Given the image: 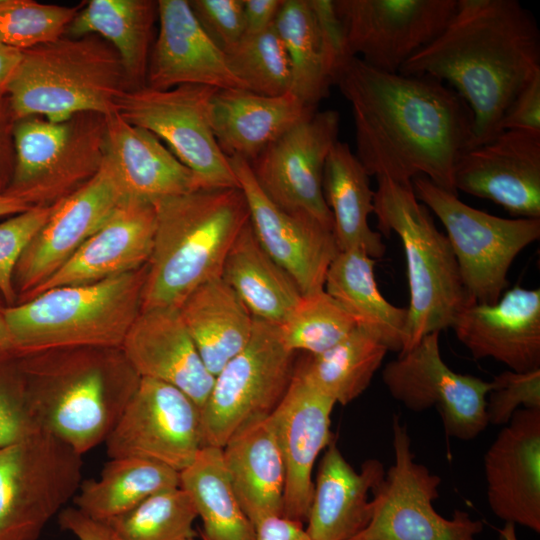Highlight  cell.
Listing matches in <instances>:
<instances>
[{"instance_id": "cell-3", "label": "cell", "mask_w": 540, "mask_h": 540, "mask_svg": "<svg viewBox=\"0 0 540 540\" xmlns=\"http://www.w3.org/2000/svg\"><path fill=\"white\" fill-rule=\"evenodd\" d=\"M156 229L142 309L179 307L198 286L221 275L225 258L249 221L237 188L200 189L153 201Z\"/></svg>"}, {"instance_id": "cell-30", "label": "cell", "mask_w": 540, "mask_h": 540, "mask_svg": "<svg viewBox=\"0 0 540 540\" xmlns=\"http://www.w3.org/2000/svg\"><path fill=\"white\" fill-rule=\"evenodd\" d=\"M221 450L233 490L253 525L283 515L285 466L271 414L238 428Z\"/></svg>"}, {"instance_id": "cell-8", "label": "cell", "mask_w": 540, "mask_h": 540, "mask_svg": "<svg viewBox=\"0 0 540 540\" xmlns=\"http://www.w3.org/2000/svg\"><path fill=\"white\" fill-rule=\"evenodd\" d=\"M105 116L80 113L64 122L14 120V165L5 191L31 206L49 205L91 179L105 156Z\"/></svg>"}, {"instance_id": "cell-18", "label": "cell", "mask_w": 540, "mask_h": 540, "mask_svg": "<svg viewBox=\"0 0 540 540\" xmlns=\"http://www.w3.org/2000/svg\"><path fill=\"white\" fill-rule=\"evenodd\" d=\"M228 160L262 248L291 276L302 295L324 290L328 268L339 252L333 228L312 216L280 209L257 185L246 160L237 156Z\"/></svg>"}, {"instance_id": "cell-13", "label": "cell", "mask_w": 540, "mask_h": 540, "mask_svg": "<svg viewBox=\"0 0 540 540\" xmlns=\"http://www.w3.org/2000/svg\"><path fill=\"white\" fill-rule=\"evenodd\" d=\"M216 90L195 84L167 90L127 89L117 98L115 112L163 140L203 189L237 188L233 168L212 129L210 107Z\"/></svg>"}, {"instance_id": "cell-56", "label": "cell", "mask_w": 540, "mask_h": 540, "mask_svg": "<svg viewBox=\"0 0 540 540\" xmlns=\"http://www.w3.org/2000/svg\"><path fill=\"white\" fill-rule=\"evenodd\" d=\"M188 540H198L196 537L188 539ZM200 540H203L202 538Z\"/></svg>"}, {"instance_id": "cell-4", "label": "cell", "mask_w": 540, "mask_h": 540, "mask_svg": "<svg viewBox=\"0 0 540 540\" xmlns=\"http://www.w3.org/2000/svg\"><path fill=\"white\" fill-rule=\"evenodd\" d=\"M147 264L96 283L48 289L2 311L14 353L121 348L141 311Z\"/></svg>"}, {"instance_id": "cell-24", "label": "cell", "mask_w": 540, "mask_h": 540, "mask_svg": "<svg viewBox=\"0 0 540 540\" xmlns=\"http://www.w3.org/2000/svg\"><path fill=\"white\" fill-rule=\"evenodd\" d=\"M474 359L492 358L509 370L540 368V290L515 286L493 304L469 303L452 327Z\"/></svg>"}, {"instance_id": "cell-10", "label": "cell", "mask_w": 540, "mask_h": 540, "mask_svg": "<svg viewBox=\"0 0 540 540\" xmlns=\"http://www.w3.org/2000/svg\"><path fill=\"white\" fill-rule=\"evenodd\" d=\"M82 455L40 431L0 447V540H39L82 482Z\"/></svg>"}, {"instance_id": "cell-32", "label": "cell", "mask_w": 540, "mask_h": 540, "mask_svg": "<svg viewBox=\"0 0 540 540\" xmlns=\"http://www.w3.org/2000/svg\"><path fill=\"white\" fill-rule=\"evenodd\" d=\"M376 259L364 251H339L330 264L324 290L353 319L388 349L398 354L403 347L407 308L390 303L380 292L374 267Z\"/></svg>"}, {"instance_id": "cell-38", "label": "cell", "mask_w": 540, "mask_h": 540, "mask_svg": "<svg viewBox=\"0 0 540 540\" xmlns=\"http://www.w3.org/2000/svg\"><path fill=\"white\" fill-rule=\"evenodd\" d=\"M388 352L387 347L362 328L319 354H306L295 372L336 404L347 405L370 385Z\"/></svg>"}, {"instance_id": "cell-43", "label": "cell", "mask_w": 540, "mask_h": 540, "mask_svg": "<svg viewBox=\"0 0 540 540\" xmlns=\"http://www.w3.org/2000/svg\"><path fill=\"white\" fill-rule=\"evenodd\" d=\"M80 9L33 0H0V43L20 50L64 35Z\"/></svg>"}, {"instance_id": "cell-41", "label": "cell", "mask_w": 540, "mask_h": 540, "mask_svg": "<svg viewBox=\"0 0 540 540\" xmlns=\"http://www.w3.org/2000/svg\"><path fill=\"white\" fill-rule=\"evenodd\" d=\"M355 326L347 312L322 290L302 295L278 329L289 350L319 354L341 341Z\"/></svg>"}, {"instance_id": "cell-6", "label": "cell", "mask_w": 540, "mask_h": 540, "mask_svg": "<svg viewBox=\"0 0 540 540\" xmlns=\"http://www.w3.org/2000/svg\"><path fill=\"white\" fill-rule=\"evenodd\" d=\"M129 89L114 48L97 35L61 36L23 50L8 88L14 120L38 116L64 122L80 113L107 116Z\"/></svg>"}, {"instance_id": "cell-42", "label": "cell", "mask_w": 540, "mask_h": 540, "mask_svg": "<svg viewBox=\"0 0 540 540\" xmlns=\"http://www.w3.org/2000/svg\"><path fill=\"white\" fill-rule=\"evenodd\" d=\"M224 53L230 70L247 90L264 96L291 91L288 56L274 24L261 33L244 35Z\"/></svg>"}, {"instance_id": "cell-55", "label": "cell", "mask_w": 540, "mask_h": 540, "mask_svg": "<svg viewBox=\"0 0 540 540\" xmlns=\"http://www.w3.org/2000/svg\"><path fill=\"white\" fill-rule=\"evenodd\" d=\"M4 353H14V345L3 313L0 312V354Z\"/></svg>"}, {"instance_id": "cell-9", "label": "cell", "mask_w": 540, "mask_h": 540, "mask_svg": "<svg viewBox=\"0 0 540 540\" xmlns=\"http://www.w3.org/2000/svg\"><path fill=\"white\" fill-rule=\"evenodd\" d=\"M412 187L443 224L469 297L477 303L497 302L508 286L515 258L539 239L540 219L491 215L423 176L415 177Z\"/></svg>"}, {"instance_id": "cell-47", "label": "cell", "mask_w": 540, "mask_h": 540, "mask_svg": "<svg viewBox=\"0 0 540 540\" xmlns=\"http://www.w3.org/2000/svg\"><path fill=\"white\" fill-rule=\"evenodd\" d=\"M188 2L203 31L223 52L244 36L243 0H192Z\"/></svg>"}, {"instance_id": "cell-46", "label": "cell", "mask_w": 540, "mask_h": 540, "mask_svg": "<svg viewBox=\"0 0 540 540\" xmlns=\"http://www.w3.org/2000/svg\"><path fill=\"white\" fill-rule=\"evenodd\" d=\"M486 398L488 425L505 426L522 408H540V368L515 372L505 370L494 376Z\"/></svg>"}, {"instance_id": "cell-35", "label": "cell", "mask_w": 540, "mask_h": 540, "mask_svg": "<svg viewBox=\"0 0 540 540\" xmlns=\"http://www.w3.org/2000/svg\"><path fill=\"white\" fill-rule=\"evenodd\" d=\"M157 1L90 0L79 9L64 35H97L120 57L129 89L146 86L149 45Z\"/></svg>"}, {"instance_id": "cell-1", "label": "cell", "mask_w": 540, "mask_h": 540, "mask_svg": "<svg viewBox=\"0 0 540 540\" xmlns=\"http://www.w3.org/2000/svg\"><path fill=\"white\" fill-rule=\"evenodd\" d=\"M334 85L351 106L355 156L369 176L412 186L415 177L458 194L454 170L474 144V116L464 99L427 75L377 70L358 57Z\"/></svg>"}, {"instance_id": "cell-19", "label": "cell", "mask_w": 540, "mask_h": 540, "mask_svg": "<svg viewBox=\"0 0 540 540\" xmlns=\"http://www.w3.org/2000/svg\"><path fill=\"white\" fill-rule=\"evenodd\" d=\"M125 196L104 156L97 173L56 202L50 217L23 251L14 287L28 295L58 270L108 218Z\"/></svg>"}, {"instance_id": "cell-11", "label": "cell", "mask_w": 540, "mask_h": 540, "mask_svg": "<svg viewBox=\"0 0 540 540\" xmlns=\"http://www.w3.org/2000/svg\"><path fill=\"white\" fill-rule=\"evenodd\" d=\"M278 325L254 318L248 344L214 377L201 408L202 446L222 448L247 422L271 414L294 374Z\"/></svg>"}, {"instance_id": "cell-40", "label": "cell", "mask_w": 540, "mask_h": 540, "mask_svg": "<svg viewBox=\"0 0 540 540\" xmlns=\"http://www.w3.org/2000/svg\"><path fill=\"white\" fill-rule=\"evenodd\" d=\"M198 518L194 503L180 486L158 491L105 523L122 540H188Z\"/></svg>"}, {"instance_id": "cell-52", "label": "cell", "mask_w": 540, "mask_h": 540, "mask_svg": "<svg viewBox=\"0 0 540 540\" xmlns=\"http://www.w3.org/2000/svg\"><path fill=\"white\" fill-rule=\"evenodd\" d=\"M283 0H243L245 34L254 35L270 28Z\"/></svg>"}, {"instance_id": "cell-34", "label": "cell", "mask_w": 540, "mask_h": 540, "mask_svg": "<svg viewBox=\"0 0 540 540\" xmlns=\"http://www.w3.org/2000/svg\"><path fill=\"white\" fill-rule=\"evenodd\" d=\"M220 277L254 318L276 325L302 297L291 276L262 248L249 221L228 251Z\"/></svg>"}, {"instance_id": "cell-25", "label": "cell", "mask_w": 540, "mask_h": 540, "mask_svg": "<svg viewBox=\"0 0 540 540\" xmlns=\"http://www.w3.org/2000/svg\"><path fill=\"white\" fill-rule=\"evenodd\" d=\"M159 32L149 57L146 86L167 90L195 84L246 89L225 53L206 35L186 0L157 1Z\"/></svg>"}, {"instance_id": "cell-15", "label": "cell", "mask_w": 540, "mask_h": 540, "mask_svg": "<svg viewBox=\"0 0 540 540\" xmlns=\"http://www.w3.org/2000/svg\"><path fill=\"white\" fill-rule=\"evenodd\" d=\"M104 443L109 458L147 459L180 473L203 447L201 409L177 387L141 377Z\"/></svg>"}, {"instance_id": "cell-54", "label": "cell", "mask_w": 540, "mask_h": 540, "mask_svg": "<svg viewBox=\"0 0 540 540\" xmlns=\"http://www.w3.org/2000/svg\"><path fill=\"white\" fill-rule=\"evenodd\" d=\"M32 206L22 197L7 191H0V217L13 216Z\"/></svg>"}, {"instance_id": "cell-17", "label": "cell", "mask_w": 540, "mask_h": 540, "mask_svg": "<svg viewBox=\"0 0 540 540\" xmlns=\"http://www.w3.org/2000/svg\"><path fill=\"white\" fill-rule=\"evenodd\" d=\"M338 111H316L299 122L249 163L257 185L277 207L314 217L333 228L323 193V171L339 141Z\"/></svg>"}, {"instance_id": "cell-23", "label": "cell", "mask_w": 540, "mask_h": 540, "mask_svg": "<svg viewBox=\"0 0 540 540\" xmlns=\"http://www.w3.org/2000/svg\"><path fill=\"white\" fill-rule=\"evenodd\" d=\"M484 473L493 514L540 533V408L513 414L484 456Z\"/></svg>"}, {"instance_id": "cell-45", "label": "cell", "mask_w": 540, "mask_h": 540, "mask_svg": "<svg viewBox=\"0 0 540 540\" xmlns=\"http://www.w3.org/2000/svg\"><path fill=\"white\" fill-rule=\"evenodd\" d=\"M56 202L32 206L0 223V293L8 303L15 300L13 277L28 244L54 211Z\"/></svg>"}, {"instance_id": "cell-51", "label": "cell", "mask_w": 540, "mask_h": 540, "mask_svg": "<svg viewBox=\"0 0 540 540\" xmlns=\"http://www.w3.org/2000/svg\"><path fill=\"white\" fill-rule=\"evenodd\" d=\"M14 118L7 96L0 97V191L7 188L14 165Z\"/></svg>"}, {"instance_id": "cell-5", "label": "cell", "mask_w": 540, "mask_h": 540, "mask_svg": "<svg viewBox=\"0 0 540 540\" xmlns=\"http://www.w3.org/2000/svg\"><path fill=\"white\" fill-rule=\"evenodd\" d=\"M95 349L56 363L24 355L22 365L42 431L82 456L106 441L140 380L125 356L115 362Z\"/></svg>"}, {"instance_id": "cell-39", "label": "cell", "mask_w": 540, "mask_h": 540, "mask_svg": "<svg viewBox=\"0 0 540 540\" xmlns=\"http://www.w3.org/2000/svg\"><path fill=\"white\" fill-rule=\"evenodd\" d=\"M274 28L290 64V92L305 106L317 110L334 78L309 0H283Z\"/></svg>"}, {"instance_id": "cell-36", "label": "cell", "mask_w": 540, "mask_h": 540, "mask_svg": "<svg viewBox=\"0 0 540 540\" xmlns=\"http://www.w3.org/2000/svg\"><path fill=\"white\" fill-rule=\"evenodd\" d=\"M179 480L202 521L203 540H256L255 527L229 480L221 448L203 446L179 473Z\"/></svg>"}, {"instance_id": "cell-27", "label": "cell", "mask_w": 540, "mask_h": 540, "mask_svg": "<svg viewBox=\"0 0 540 540\" xmlns=\"http://www.w3.org/2000/svg\"><path fill=\"white\" fill-rule=\"evenodd\" d=\"M386 474L378 459L357 472L333 440L320 460L305 527L312 540H349L372 515V493Z\"/></svg>"}, {"instance_id": "cell-7", "label": "cell", "mask_w": 540, "mask_h": 540, "mask_svg": "<svg viewBox=\"0 0 540 540\" xmlns=\"http://www.w3.org/2000/svg\"><path fill=\"white\" fill-rule=\"evenodd\" d=\"M376 179L373 213L378 228L398 235L406 258L410 298L399 353L403 354L424 336L451 328L473 300L466 292L447 236L437 228L430 210L416 198L413 187L385 177Z\"/></svg>"}, {"instance_id": "cell-31", "label": "cell", "mask_w": 540, "mask_h": 540, "mask_svg": "<svg viewBox=\"0 0 540 540\" xmlns=\"http://www.w3.org/2000/svg\"><path fill=\"white\" fill-rule=\"evenodd\" d=\"M178 308L202 362L214 377L252 336L254 317L221 277L198 286Z\"/></svg>"}, {"instance_id": "cell-28", "label": "cell", "mask_w": 540, "mask_h": 540, "mask_svg": "<svg viewBox=\"0 0 540 540\" xmlns=\"http://www.w3.org/2000/svg\"><path fill=\"white\" fill-rule=\"evenodd\" d=\"M105 124V158L125 195L153 202L203 189L196 175L153 133L116 112L105 116Z\"/></svg>"}, {"instance_id": "cell-44", "label": "cell", "mask_w": 540, "mask_h": 540, "mask_svg": "<svg viewBox=\"0 0 540 540\" xmlns=\"http://www.w3.org/2000/svg\"><path fill=\"white\" fill-rule=\"evenodd\" d=\"M0 354V447L42 431L22 365Z\"/></svg>"}, {"instance_id": "cell-49", "label": "cell", "mask_w": 540, "mask_h": 540, "mask_svg": "<svg viewBox=\"0 0 540 540\" xmlns=\"http://www.w3.org/2000/svg\"><path fill=\"white\" fill-rule=\"evenodd\" d=\"M57 517L60 527L78 540H122L105 522L85 515L74 506L65 507Z\"/></svg>"}, {"instance_id": "cell-14", "label": "cell", "mask_w": 540, "mask_h": 540, "mask_svg": "<svg viewBox=\"0 0 540 540\" xmlns=\"http://www.w3.org/2000/svg\"><path fill=\"white\" fill-rule=\"evenodd\" d=\"M439 336L440 332L424 336L388 362L382 381L407 409L421 412L435 407L447 436L470 441L488 425L486 398L493 383L453 371L441 356Z\"/></svg>"}, {"instance_id": "cell-22", "label": "cell", "mask_w": 540, "mask_h": 540, "mask_svg": "<svg viewBox=\"0 0 540 540\" xmlns=\"http://www.w3.org/2000/svg\"><path fill=\"white\" fill-rule=\"evenodd\" d=\"M335 405L294 371L286 393L271 413L285 466L283 516L289 519L307 520L314 464L334 440L330 426Z\"/></svg>"}, {"instance_id": "cell-37", "label": "cell", "mask_w": 540, "mask_h": 540, "mask_svg": "<svg viewBox=\"0 0 540 540\" xmlns=\"http://www.w3.org/2000/svg\"><path fill=\"white\" fill-rule=\"evenodd\" d=\"M179 482V472L160 463L136 457L110 458L98 479L82 480L74 507L106 522Z\"/></svg>"}, {"instance_id": "cell-26", "label": "cell", "mask_w": 540, "mask_h": 540, "mask_svg": "<svg viewBox=\"0 0 540 540\" xmlns=\"http://www.w3.org/2000/svg\"><path fill=\"white\" fill-rule=\"evenodd\" d=\"M120 349L140 378L173 385L202 408L214 376L202 362L179 308L142 309Z\"/></svg>"}, {"instance_id": "cell-50", "label": "cell", "mask_w": 540, "mask_h": 540, "mask_svg": "<svg viewBox=\"0 0 540 540\" xmlns=\"http://www.w3.org/2000/svg\"><path fill=\"white\" fill-rule=\"evenodd\" d=\"M304 523L283 515H270L254 523L256 540H312Z\"/></svg>"}, {"instance_id": "cell-2", "label": "cell", "mask_w": 540, "mask_h": 540, "mask_svg": "<svg viewBox=\"0 0 540 540\" xmlns=\"http://www.w3.org/2000/svg\"><path fill=\"white\" fill-rule=\"evenodd\" d=\"M399 72L431 76L453 88L472 110L473 146L483 144L501 132L507 108L540 73L537 21L516 0H457L441 34Z\"/></svg>"}, {"instance_id": "cell-20", "label": "cell", "mask_w": 540, "mask_h": 540, "mask_svg": "<svg viewBox=\"0 0 540 540\" xmlns=\"http://www.w3.org/2000/svg\"><path fill=\"white\" fill-rule=\"evenodd\" d=\"M454 187L520 218L540 219V133L503 130L467 149L456 164Z\"/></svg>"}, {"instance_id": "cell-21", "label": "cell", "mask_w": 540, "mask_h": 540, "mask_svg": "<svg viewBox=\"0 0 540 540\" xmlns=\"http://www.w3.org/2000/svg\"><path fill=\"white\" fill-rule=\"evenodd\" d=\"M155 229L153 202L125 195L79 249L26 300L51 288L96 283L144 267L152 253Z\"/></svg>"}, {"instance_id": "cell-12", "label": "cell", "mask_w": 540, "mask_h": 540, "mask_svg": "<svg viewBox=\"0 0 540 540\" xmlns=\"http://www.w3.org/2000/svg\"><path fill=\"white\" fill-rule=\"evenodd\" d=\"M394 463L372 493L367 526L349 540H476L481 520L456 509L447 519L433 507L441 478L414 460L411 439L400 417L392 419Z\"/></svg>"}, {"instance_id": "cell-29", "label": "cell", "mask_w": 540, "mask_h": 540, "mask_svg": "<svg viewBox=\"0 0 540 540\" xmlns=\"http://www.w3.org/2000/svg\"><path fill=\"white\" fill-rule=\"evenodd\" d=\"M316 111L292 92L264 96L247 89H217L210 107L213 133L223 154L248 163Z\"/></svg>"}, {"instance_id": "cell-33", "label": "cell", "mask_w": 540, "mask_h": 540, "mask_svg": "<svg viewBox=\"0 0 540 540\" xmlns=\"http://www.w3.org/2000/svg\"><path fill=\"white\" fill-rule=\"evenodd\" d=\"M323 193L339 251L359 249L374 259L381 258L386 251L382 235L368 221L374 211L370 176L347 143L338 141L328 154Z\"/></svg>"}, {"instance_id": "cell-16", "label": "cell", "mask_w": 540, "mask_h": 540, "mask_svg": "<svg viewBox=\"0 0 540 540\" xmlns=\"http://www.w3.org/2000/svg\"><path fill=\"white\" fill-rule=\"evenodd\" d=\"M334 6L348 55L397 73L441 34L457 0H334Z\"/></svg>"}, {"instance_id": "cell-53", "label": "cell", "mask_w": 540, "mask_h": 540, "mask_svg": "<svg viewBox=\"0 0 540 540\" xmlns=\"http://www.w3.org/2000/svg\"><path fill=\"white\" fill-rule=\"evenodd\" d=\"M22 57L23 50L0 43V97L6 96Z\"/></svg>"}, {"instance_id": "cell-48", "label": "cell", "mask_w": 540, "mask_h": 540, "mask_svg": "<svg viewBox=\"0 0 540 540\" xmlns=\"http://www.w3.org/2000/svg\"><path fill=\"white\" fill-rule=\"evenodd\" d=\"M520 130L540 133V73L513 99L500 122V131Z\"/></svg>"}]
</instances>
